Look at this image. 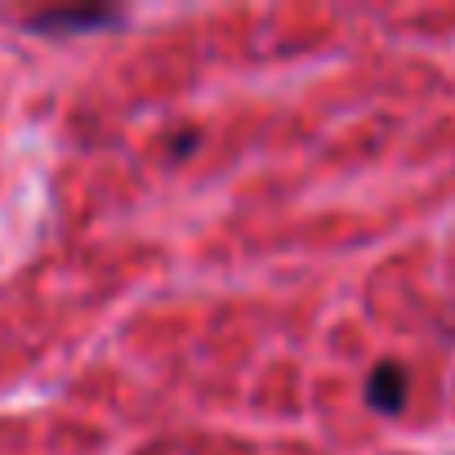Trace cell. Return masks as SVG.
<instances>
[{
    "label": "cell",
    "mask_w": 455,
    "mask_h": 455,
    "mask_svg": "<svg viewBox=\"0 0 455 455\" xmlns=\"http://www.w3.org/2000/svg\"><path fill=\"white\" fill-rule=\"evenodd\" d=\"M406 388H411L406 366L379 362V366L371 371V379H366V402H371L375 411H384V415H397V411L406 406Z\"/></svg>",
    "instance_id": "1"
}]
</instances>
